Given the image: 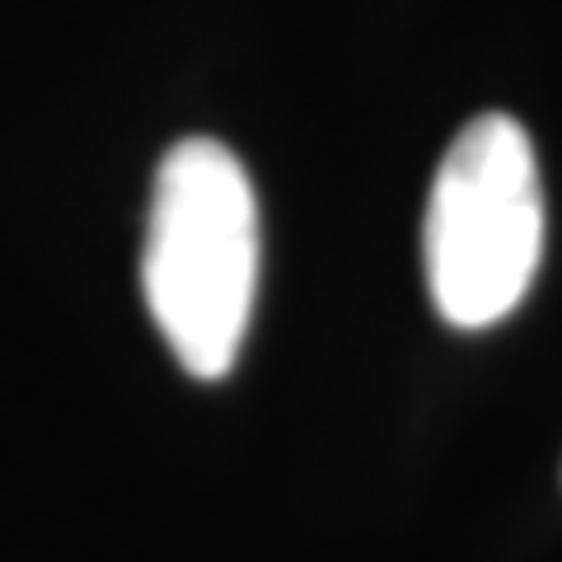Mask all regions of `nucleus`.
Segmentation results:
<instances>
[{"label": "nucleus", "instance_id": "obj_1", "mask_svg": "<svg viewBox=\"0 0 562 562\" xmlns=\"http://www.w3.org/2000/svg\"><path fill=\"white\" fill-rule=\"evenodd\" d=\"M146 310L198 380L235 371L258 295V198L231 146L188 136L155 173L146 225Z\"/></svg>", "mask_w": 562, "mask_h": 562}, {"label": "nucleus", "instance_id": "obj_2", "mask_svg": "<svg viewBox=\"0 0 562 562\" xmlns=\"http://www.w3.org/2000/svg\"><path fill=\"white\" fill-rule=\"evenodd\" d=\"M543 258V183L530 132L512 113H479L446 146L422 221L436 314L479 333L512 314Z\"/></svg>", "mask_w": 562, "mask_h": 562}]
</instances>
